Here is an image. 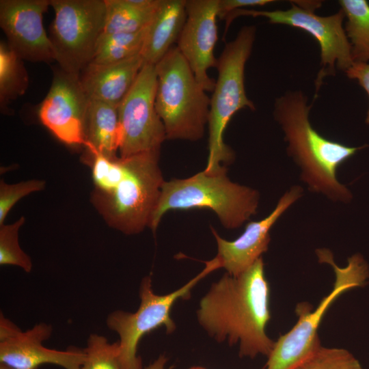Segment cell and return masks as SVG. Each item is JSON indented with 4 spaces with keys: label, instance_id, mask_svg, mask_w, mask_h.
Instances as JSON below:
<instances>
[{
    "label": "cell",
    "instance_id": "1",
    "mask_svg": "<svg viewBox=\"0 0 369 369\" xmlns=\"http://www.w3.org/2000/svg\"><path fill=\"white\" fill-rule=\"evenodd\" d=\"M269 297L261 257L238 275L226 273L213 283L200 301L197 320L218 342L238 344L240 357H268L275 344L266 333Z\"/></svg>",
    "mask_w": 369,
    "mask_h": 369
},
{
    "label": "cell",
    "instance_id": "2",
    "mask_svg": "<svg viewBox=\"0 0 369 369\" xmlns=\"http://www.w3.org/2000/svg\"><path fill=\"white\" fill-rule=\"evenodd\" d=\"M311 108L302 91L290 90L276 98L273 116L284 132L287 152L300 167L309 189L333 201L348 202L352 194L338 181L336 172L363 147L348 146L318 133L309 120Z\"/></svg>",
    "mask_w": 369,
    "mask_h": 369
},
{
    "label": "cell",
    "instance_id": "3",
    "mask_svg": "<svg viewBox=\"0 0 369 369\" xmlns=\"http://www.w3.org/2000/svg\"><path fill=\"white\" fill-rule=\"evenodd\" d=\"M259 197L256 190L232 182L226 167L213 173L203 170L187 178L164 182L149 228L155 232L169 210L207 208L226 228L236 229L256 213Z\"/></svg>",
    "mask_w": 369,
    "mask_h": 369
},
{
    "label": "cell",
    "instance_id": "4",
    "mask_svg": "<svg viewBox=\"0 0 369 369\" xmlns=\"http://www.w3.org/2000/svg\"><path fill=\"white\" fill-rule=\"evenodd\" d=\"M254 25H246L228 42L217 59V79L210 98L208 117V156L204 169L217 172L233 161V151L224 143V131L239 110H255L245 88V68L256 38Z\"/></svg>",
    "mask_w": 369,
    "mask_h": 369
},
{
    "label": "cell",
    "instance_id": "5",
    "mask_svg": "<svg viewBox=\"0 0 369 369\" xmlns=\"http://www.w3.org/2000/svg\"><path fill=\"white\" fill-rule=\"evenodd\" d=\"M155 107L167 139L195 141L208 124L210 98L197 81L187 62L172 46L155 65Z\"/></svg>",
    "mask_w": 369,
    "mask_h": 369
},
{
    "label": "cell",
    "instance_id": "6",
    "mask_svg": "<svg viewBox=\"0 0 369 369\" xmlns=\"http://www.w3.org/2000/svg\"><path fill=\"white\" fill-rule=\"evenodd\" d=\"M160 151L122 158V178L108 193L95 191L93 202L106 223L125 234L149 227L165 182L159 165Z\"/></svg>",
    "mask_w": 369,
    "mask_h": 369
},
{
    "label": "cell",
    "instance_id": "7",
    "mask_svg": "<svg viewBox=\"0 0 369 369\" xmlns=\"http://www.w3.org/2000/svg\"><path fill=\"white\" fill-rule=\"evenodd\" d=\"M320 262L329 264L336 275L331 291L315 310L307 302L295 309L298 320L294 327L275 342L267 357L264 369H292L321 346L318 329L327 310L343 292L364 286L369 279V266L364 258L355 254L348 258L344 267L338 266L332 253L327 249L316 251Z\"/></svg>",
    "mask_w": 369,
    "mask_h": 369
},
{
    "label": "cell",
    "instance_id": "8",
    "mask_svg": "<svg viewBox=\"0 0 369 369\" xmlns=\"http://www.w3.org/2000/svg\"><path fill=\"white\" fill-rule=\"evenodd\" d=\"M320 5V1H292L290 8L285 10L238 9L225 18L223 36L233 20L241 16L265 17L271 24L288 25L308 33L318 42L320 49V69L315 81L316 93L325 77L334 75L336 68L346 72L353 64L351 44L343 26V11L340 9L333 14L322 16L314 12Z\"/></svg>",
    "mask_w": 369,
    "mask_h": 369
},
{
    "label": "cell",
    "instance_id": "9",
    "mask_svg": "<svg viewBox=\"0 0 369 369\" xmlns=\"http://www.w3.org/2000/svg\"><path fill=\"white\" fill-rule=\"evenodd\" d=\"M55 12L49 38L55 62L65 72L80 74L91 62L102 35L105 0H50Z\"/></svg>",
    "mask_w": 369,
    "mask_h": 369
},
{
    "label": "cell",
    "instance_id": "10",
    "mask_svg": "<svg viewBox=\"0 0 369 369\" xmlns=\"http://www.w3.org/2000/svg\"><path fill=\"white\" fill-rule=\"evenodd\" d=\"M205 264L204 269L183 286L164 295L155 294L151 277H145L140 284V304L136 312L115 310L108 315L107 327L120 338V359L123 369H142L137 351L139 342L145 334L161 326L165 327L168 333L174 331L176 325L170 317L171 309L178 299H188L195 285L215 271L210 265Z\"/></svg>",
    "mask_w": 369,
    "mask_h": 369
},
{
    "label": "cell",
    "instance_id": "11",
    "mask_svg": "<svg viewBox=\"0 0 369 369\" xmlns=\"http://www.w3.org/2000/svg\"><path fill=\"white\" fill-rule=\"evenodd\" d=\"M156 85L155 65L144 64L119 105L120 157L160 151L167 139L164 125L155 107Z\"/></svg>",
    "mask_w": 369,
    "mask_h": 369
},
{
    "label": "cell",
    "instance_id": "12",
    "mask_svg": "<svg viewBox=\"0 0 369 369\" xmlns=\"http://www.w3.org/2000/svg\"><path fill=\"white\" fill-rule=\"evenodd\" d=\"M52 331L51 325L45 323L22 331L1 314L0 364L14 369H38L45 364L79 369L85 359L84 348L71 346L60 351L45 347L43 342L51 337Z\"/></svg>",
    "mask_w": 369,
    "mask_h": 369
},
{
    "label": "cell",
    "instance_id": "13",
    "mask_svg": "<svg viewBox=\"0 0 369 369\" xmlns=\"http://www.w3.org/2000/svg\"><path fill=\"white\" fill-rule=\"evenodd\" d=\"M51 87L38 110V116L57 139L68 145L85 144L89 98L79 75L57 67Z\"/></svg>",
    "mask_w": 369,
    "mask_h": 369
},
{
    "label": "cell",
    "instance_id": "14",
    "mask_svg": "<svg viewBox=\"0 0 369 369\" xmlns=\"http://www.w3.org/2000/svg\"><path fill=\"white\" fill-rule=\"evenodd\" d=\"M187 18L176 47L206 92L213 91L215 81L208 70L216 68L214 49L218 40L219 0H185Z\"/></svg>",
    "mask_w": 369,
    "mask_h": 369
},
{
    "label": "cell",
    "instance_id": "15",
    "mask_svg": "<svg viewBox=\"0 0 369 369\" xmlns=\"http://www.w3.org/2000/svg\"><path fill=\"white\" fill-rule=\"evenodd\" d=\"M50 0H1L0 26L8 44L32 62L55 61L53 44L43 25Z\"/></svg>",
    "mask_w": 369,
    "mask_h": 369
},
{
    "label": "cell",
    "instance_id": "16",
    "mask_svg": "<svg viewBox=\"0 0 369 369\" xmlns=\"http://www.w3.org/2000/svg\"><path fill=\"white\" fill-rule=\"evenodd\" d=\"M303 190L294 186L279 200L275 208L265 218L249 222L244 232L234 241L221 238L216 230H210L217 244L216 256L209 260L215 268H223L227 273L236 276L249 268L268 250L269 232L280 216L302 195Z\"/></svg>",
    "mask_w": 369,
    "mask_h": 369
},
{
    "label": "cell",
    "instance_id": "17",
    "mask_svg": "<svg viewBox=\"0 0 369 369\" xmlns=\"http://www.w3.org/2000/svg\"><path fill=\"white\" fill-rule=\"evenodd\" d=\"M144 65L140 54L111 64H90L80 73L79 78L89 99L118 107Z\"/></svg>",
    "mask_w": 369,
    "mask_h": 369
},
{
    "label": "cell",
    "instance_id": "18",
    "mask_svg": "<svg viewBox=\"0 0 369 369\" xmlns=\"http://www.w3.org/2000/svg\"><path fill=\"white\" fill-rule=\"evenodd\" d=\"M186 18L185 0H161L140 52L144 64L156 65L165 56L178 41Z\"/></svg>",
    "mask_w": 369,
    "mask_h": 369
},
{
    "label": "cell",
    "instance_id": "19",
    "mask_svg": "<svg viewBox=\"0 0 369 369\" xmlns=\"http://www.w3.org/2000/svg\"><path fill=\"white\" fill-rule=\"evenodd\" d=\"M118 107L90 99L86 116L85 146L111 159L117 157L120 144Z\"/></svg>",
    "mask_w": 369,
    "mask_h": 369
},
{
    "label": "cell",
    "instance_id": "20",
    "mask_svg": "<svg viewBox=\"0 0 369 369\" xmlns=\"http://www.w3.org/2000/svg\"><path fill=\"white\" fill-rule=\"evenodd\" d=\"M106 18L102 35L134 33L146 28L161 0H105Z\"/></svg>",
    "mask_w": 369,
    "mask_h": 369
},
{
    "label": "cell",
    "instance_id": "21",
    "mask_svg": "<svg viewBox=\"0 0 369 369\" xmlns=\"http://www.w3.org/2000/svg\"><path fill=\"white\" fill-rule=\"evenodd\" d=\"M346 19L344 30L353 63L369 61V3L366 0H340Z\"/></svg>",
    "mask_w": 369,
    "mask_h": 369
},
{
    "label": "cell",
    "instance_id": "22",
    "mask_svg": "<svg viewBox=\"0 0 369 369\" xmlns=\"http://www.w3.org/2000/svg\"><path fill=\"white\" fill-rule=\"evenodd\" d=\"M23 59L7 42H0V106L4 109L10 101L25 94L28 75Z\"/></svg>",
    "mask_w": 369,
    "mask_h": 369
},
{
    "label": "cell",
    "instance_id": "23",
    "mask_svg": "<svg viewBox=\"0 0 369 369\" xmlns=\"http://www.w3.org/2000/svg\"><path fill=\"white\" fill-rule=\"evenodd\" d=\"M147 29L134 33L102 35L90 64H111L140 54Z\"/></svg>",
    "mask_w": 369,
    "mask_h": 369
},
{
    "label": "cell",
    "instance_id": "24",
    "mask_svg": "<svg viewBox=\"0 0 369 369\" xmlns=\"http://www.w3.org/2000/svg\"><path fill=\"white\" fill-rule=\"evenodd\" d=\"M84 351L85 359L79 369H123L118 342L111 343L105 336L92 333Z\"/></svg>",
    "mask_w": 369,
    "mask_h": 369
},
{
    "label": "cell",
    "instance_id": "25",
    "mask_svg": "<svg viewBox=\"0 0 369 369\" xmlns=\"http://www.w3.org/2000/svg\"><path fill=\"white\" fill-rule=\"evenodd\" d=\"M25 222V217L22 216L12 223L0 226V264L16 266L30 273L31 259L22 249L18 240L19 230Z\"/></svg>",
    "mask_w": 369,
    "mask_h": 369
},
{
    "label": "cell",
    "instance_id": "26",
    "mask_svg": "<svg viewBox=\"0 0 369 369\" xmlns=\"http://www.w3.org/2000/svg\"><path fill=\"white\" fill-rule=\"evenodd\" d=\"M292 369H365L348 350L320 346Z\"/></svg>",
    "mask_w": 369,
    "mask_h": 369
},
{
    "label": "cell",
    "instance_id": "27",
    "mask_svg": "<svg viewBox=\"0 0 369 369\" xmlns=\"http://www.w3.org/2000/svg\"><path fill=\"white\" fill-rule=\"evenodd\" d=\"M93 156L92 178L96 191L108 193L121 180L124 174V159L109 158L95 150H89Z\"/></svg>",
    "mask_w": 369,
    "mask_h": 369
},
{
    "label": "cell",
    "instance_id": "28",
    "mask_svg": "<svg viewBox=\"0 0 369 369\" xmlns=\"http://www.w3.org/2000/svg\"><path fill=\"white\" fill-rule=\"evenodd\" d=\"M46 182L43 180L31 179L14 184L0 181V226L4 224L5 219L13 206L21 198L29 194L43 190Z\"/></svg>",
    "mask_w": 369,
    "mask_h": 369
},
{
    "label": "cell",
    "instance_id": "29",
    "mask_svg": "<svg viewBox=\"0 0 369 369\" xmlns=\"http://www.w3.org/2000/svg\"><path fill=\"white\" fill-rule=\"evenodd\" d=\"M273 0H219L218 18L224 20L232 12L241 8L264 6Z\"/></svg>",
    "mask_w": 369,
    "mask_h": 369
},
{
    "label": "cell",
    "instance_id": "30",
    "mask_svg": "<svg viewBox=\"0 0 369 369\" xmlns=\"http://www.w3.org/2000/svg\"><path fill=\"white\" fill-rule=\"evenodd\" d=\"M345 73L349 79L357 81L369 97V63H353ZM365 122L369 124V107Z\"/></svg>",
    "mask_w": 369,
    "mask_h": 369
},
{
    "label": "cell",
    "instance_id": "31",
    "mask_svg": "<svg viewBox=\"0 0 369 369\" xmlns=\"http://www.w3.org/2000/svg\"><path fill=\"white\" fill-rule=\"evenodd\" d=\"M167 362V358L164 355H160L156 360L149 364L144 369H166L165 366Z\"/></svg>",
    "mask_w": 369,
    "mask_h": 369
},
{
    "label": "cell",
    "instance_id": "32",
    "mask_svg": "<svg viewBox=\"0 0 369 369\" xmlns=\"http://www.w3.org/2000/svg\"><path fill=\"white\" fill-rule=\"evenodd\" d=\"M0 369H14V368H11L3 364H0ZM38 369H40V368H38Z\"/></svg>",
    "mask_w": 369,
    "mask_h": 369
},
{
    "label": "cell",
    "instance_id": "33",
    "mask_svg": "<svg viewBox=\"0 0 369 369\" xmlns=\"http://www.w3.org/2000/svg\"><path fill=\"white\" fill-rule=\"evenodd\" d=\"M189 369H206V368H204L203 367H201V366H193V367H191V368H190Z\"/></svg>",
    "mask_w": 369,
    "mask_h": 369
}]
</instances>
